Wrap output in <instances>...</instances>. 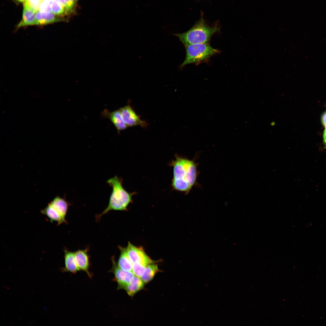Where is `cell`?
Wrapping results in <instances>:
<instances>
[{
  "instance_id": "10",
  "label": "cell",
  "mask_w": 326,
  "mask_h": 326,
  "mask_svg": "<svg viewBox=\"0 0 326 326\" xmlns=\"http://www.w3.org/2000/svg\"><path fill=\"white\" fill-rule=\"evenodd\" d=\"M64 251L65 265L62 270L76 273L80 270L76 262L74 252L66 248L64 249Z\"/></svg>"
},
{
  "instance_id": "26",
  "label": "cell",
  "mask_w": 326,
  "mask_h": 326,
  "mask_svg": "<svg viewBox=\"0 0 326 326\" xmlns=\"http://www.w3.org/2000/svg\"><path fill=\"white\" fill-rule=\"evenodd\" d=\"M43 1H48V2H52L54 0H42Z\"/></svg>"
},
{
  "instance_id": "11",
  "label": "cell",
  "mask_w": 326,
  "mask_h": 326,
  "mask_svg": "<svg viewBox=\"0 0 326 326\" xmlns=\"http://www.w3.org/2000/svg\"><path fill=\"white\" fill-rule=\"evenodd\" d=\"M37 25H43L54 22L63 21L64 19L61 18L52 12L44 13L39 11L35 14Z\"/></svg>"
},
{
  "instance_id": "2",
  "label": "cell",
  "mask_w": 326,
  "mask_h": 326,
  "mask_svg": "<svg viewBox=\"0 0 326 326\" xmlns=\"http://www.w3.org/2000/svg\"><path fill=\"white\" fill-rule=\"evenodd\" d=\"M218 25L210 26L206 24L201 14V18L189 30L182 33H173L184 45L187 46L196 44H209L212 37L219 31Z\"/></svg>"
},
{
  "instance_id": "21",
  "label": "cell",
  "mask_w": 326,
  "mask_h": 326,
  "mask_svg": "<svg viewBox=\"0 0 326 326\" xmlns=\"http://www.w3.org/2000/svg\"><path fill=\"white\" fill-rule=\"evenodd\" d=\"M146 267L139 263H134L133 264V272L135 276L141 278L145 272Z\"/></svg>"
},
{
  "instance_id": "15",
  "label": "cell",
  "mask_w": 326,
  "mask_h": 326,
  "mask_svg": "<svg viewBox=\"0 0 326 326\" xmlns=\"http://www.w3.org/2000/svg\"><path fill=\"white\" fill-rule=\"evenodd\" d=\"M41 213L47 217L51 222H56L58 225L64 222L67 223L66 219H63L58 212L48 204L41 210Z\"/></svg>"
},
{
  "instance_id": "1",
  "label": "cell",
  "mask_w": 326,
  "mask_h": 326,
  "mask_svg": "<svg viewBox=\"0 0 326 326\" xmlns=\"http://www.w3.org/2000/svg\"><path fill=\"white\" fill-rule=\"evenodd\" d=\"M171 165L173 167L172 187L176 190L188 194L197 182V165L193 160L178 155Z\"/></svg>"
},
{
  "instance_id": "23",
  "label": "cell",
  "mask_w": 326,
  "mask_h": 326,
  "mask_svg": "<svg viewBox=\"0 0 326 326\" xmlns=\"http://www.w3.org/2000/svg\"><path fill=\"white\" fill-rule=\"evenodd\" d=\"M322 121L323 125L326 127V112L324 113L322 117Z\"/></svg>"
},
{
  "instance_id": "5",
  "label": "cell",
  "mask_w": 326,
  "mask_h": 326,
  "mask_svg": "<svg viewBox=\"0 0 326 326\" xmlns=\"http://www.w3.org/2000/svg\"><path fill=\"white\" fill-rule=\"evenodd\" d=\"M114 256L111 257L112 267L110 272L114 275L113 279L118 284L117 289H125L127 285L135 276L133 272H127L121 269L116 262Z\"/></svg>"
},
{
  "instance_id": "16",
  "label": "cell",
  "mask_w": 326,
  "mask_h": 326,
  "mask_svg": "<svg viewBox=\"0 0 326 326\" xmlns=\"http://www.w3.org/2000/svg\"><path fill=\"white\" fill-rule=\"evenodd\" d=\"M144 284L140 278L135 275L124 290L128 295L132 296L144 288Z\"/></svg>"
},
{
  "instance_id": "14",
  "label": "cell",
  "mask_w": 326,
  "mask_h": 326,
  "mask_svg": "<svg viewBox=\"0 0 326 326\" xmlns=\"http://www.w3.org/2000/svg\"><path fill=\"white\" fill-rule=\"evenodd\" d=\"M120 254L117 265L122 270L127 272H133V264L128 256L126 248L119 246Z\"/></svg>"
},
{
  "instance_id": "22",
  "label": "cell",
  "mask_w": 326,
  "mask_h": 326,
  "mask_svg": "<svg viewBox=\"0 0 326 326\" xmlns=\"http://www.w3.org/2000/svg\"><path fill=\"white\" fill-rule=\"evenodd\" d=\"M52 2L43 1L40 5L38 11L44 13L51 12V3Z\"/></svg>"
},
{
  "instance_id": "12",
  "label": "cell",
  "mask_w": 326,
  "mask_h": 326,
  "mask_svg": "<svg viewBox=\"0 0 326 326\" xmlns=\"http://www.w3.org/2000/svg\"><path fill=\"white\" fill-rule=\"evenodd\" d=\"M48 204L57 210L63 219H66V216L70 204L65 198L57 196Z\"/></svg>"
},
{
  "instance_id": "27",
  "label": "cell",
  "mask_w": 326,
  "mask_h": 326,
  "mask_svg": "<svg viewBox=\"0 0 326 326\" xmlns=\"http://www.w3.org/2000/svg\"><path fill=\"white\" fill-rule=\"evenodd\" d=\"M325 148H326V146H325Z\"/></svg>"
},
{
  "instance_id": "9",
  "label": "cell",
  "mask_w": 326,
  "mask_h": 326,
  "mask_svg": "<svg viewBox=\"0 0 326 326\" xmlns=\"http://www.w3.org/2000/svg\"><path fill=\"white\" fill-rule=\"evenodd\" d=\"M101 114L104 118L110 120L118 133L128 127L124 122L119 110L110 111L107 109H105L102 111Z\"/></svg>"
},
{
  "instance_id": "3",
  "label": "cell",
  "mask_w": 326,
  "mask_h": 326,
  "mask_svg": "<svg viewBox=\"0 0 326 326\" xmlns=\"http://www.w3.org/2000/svg\"><path fill=\"white\" fill-rule=\"evenodd\" d=\"M122 181V179L117 176L107 181V183L112 187V190L107 206L101 213L96 216L97 220L111 210H124L126 209L131 201L132 193L128 192L124 189Z\"/></svg>"
},
{
  "instance_id": "13",
  "label": "cell",
  "mask_w": 326,
  "mask_h": 326,
  "mask_svg": "<svg viewBox=\"0 0 326 326\" xmlns=\"http://www.w3.org/2000/svg\"><path fill=\"white\" fill-rule=\"evenodd\" d=\"M35 13L31 9L24 6L22 18L17 26V29L29 25H37Z\"/></svg>"
},
{
  "instance_id": "17",
  "label": "cell",
  "mask_w": 326,
  "mask_h": 326,
  "mask_svg": "<svg viewBox=\"0 0 326 326\" xmlns=\"http://www.w3.org/2000/svg\"><path fill=\"white\" fill-rule=\"evenodd\" d=\"M159 271L156 264L154 263L151 264L146 266L141 278L145 283H146L151 280L155 274Z\"/></svg>"
},
{
  "instance_id": "4",
  "label": "cell",
  "mask_w": 326,
  "mask_h": 326,
  "mask_svg": "<svg viewBox=\"0 0 326 326\" xmlns=\"http://www.w3.org/2000/svg\"><path fill=\"white\" fill-rule=\"evenodd\" d=\"M185 47L186 57L184 61L179 66L181 69L190 64L198 65L202 63L207 62L212 56L220 52L208 43L191 44Z\"/></svg>"
},
{
  "instance_id": "8",
  "label": "cell",
  "mask_w": 326,
  "mask_h": 326,
  "mask_svg": "<svg viewBox=\"0 0 326 326\" xmlns=\"http://www.w3.org/2000/svg\"><path fill=\"white\" fill-rule=\"evenodd\" d=\"M89 248L79 249L74 252L75 261L80 270L85 272L90 278L92 274L89 271L90 267L89 257L88 254Z\"/></svg>"
},
{
  "instance_id": "24",
  "label": "cell",
  "mask_w": 326,
  "mask_h": 326,
  "mask_svg": "<svg viewBox=\"0 0 326 326\" xmlns=\"http://www.w3.org/2000/svg\"><path fill=\"white\" fill-rule=\"evenodd\" d=\"M323 137L324 142L325 146H326V127H325L324 131Z\"/></svg>"
},
{
  "instance_id": "19",
  "label": "cell",
  "mask_w": 326,
  "mask_h": 326,
  "mask_svg": "<svg viewBox=\"0 0 326 326\" xmlns=\"http://www.w3.org/2000/svg\"><path fill=\"white\" fill-rule=\"evenodd\" d=\"M51 11L59 16H63L66 15L64 8L58 0H54L51 2Z\"/></svg>"
},
{
  "instance_id": "25",
  "label": "cell",
  "mask_w": 326,
  "mask_h": 326,
  "mask_svg": "<svg viewBox=\"0 0 326 326\" xmlns=\"http://www.w3.org/2000/svg\"><path fill=\"white\" fill-rule=\"evenodd\" d=\"M15 0L17 2H23V3H24L25 1L26 0Z\"/></svg>"
},
{
  "instance_id": "20",
  "label": "cell",
  "mask_w": 326,
  "mask_h": 326,
  "mask_svg": "<svg viewBox=\"0 0 326 326\" xmlns=\"http://www.w3.org/2000/svg\"><path fill=\"white\" fill-rule=\"evenodd\" d=\"M42 0H26L23 6L31 9L35 13L38 11L39 6Z\"/></svg>"
},
{
  "instance_id": "18",
  "label": "cell",
  "mask_w": 326,
  "mask_h": 326,
  "mask_svg": "<svg viewBox=\"0 0 326 326\" xmlns=\"http://www.w3.org/2000/svg\"><path fill=\"white\" fill-rule=\"evenodd\" d=\"M64 9L66 15L73 14L75 12L78 0H58Z\"/></svg>"
},
{
  "instance_id": "6",
  "label": "cell",
  "mask_w": 326,
  "mask_h": 326,
  "mask_svg": "<svg viewBox=\"0 0 326 326\" xmlns=\"http://www.w3.org/2000/svg\"><path fill=\"white\" fill-rule=\"evenodd\" d=\"M119 110L124 122L128 127L138 126L145 128L148 126V123L140 118L129 104Z\"/></svg>"
},
{
  "instance_id": "7",
  "label": "cell",
  "mask_w": 326,
  "mask_h": 326,
  "mask_svg": "<svg viewBox=\"0 0 326 326\" xmlns=\"http://www.w3.org/2000/svg\"><path fill=\"white\" fill-rule=\"evenodd\" d=\"M126 250L129 257L133 264L137 263L146 267L148 265L155 262L146 255L142 248L136 247L129 242H128Z\"/></svg>"
}]
</instances>
